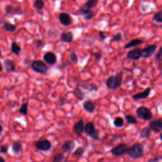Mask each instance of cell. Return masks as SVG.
<instances>
[{
	"label": "cell",
	"mask_w": 162,
	"mask_h": 162,
	"mask_svg": "<svg viewBox=\"0 0 162 162\" xmlns=\"http://www.w3.org/2000/svg\"><path fill=\"white\" fill-rule=\"evenodd\" d=\"M153 20L156 22L157 23H162V12H159L157 13L154 14V15L153 16Z\"/></svg>",
	"instance_id": "obj_37"
},
{
	"label": "cell",
	"mask_w": 162,
	"mask_h": 162,
	"mask_svg": "<svg viewBox=\"0 0 162 162\" xmlns=\"http://www.w3.org/2000/svg\"><path fill=\"white\" fill-rule=\"evenodd\" d=\"M112 138H113L112 141H113V142H115V141H117V140H119V139H121V138H122V136H120V135H118V134H116V135H114V136H113Z\"/></svg>",
	"instance_id": "obj_45"
},
{
	"label": "cell",
	"mask_w": 162,
	"mask_h": 162,
	"mask_svg": "<svg viewBox=\"0 0 162 162\" xmlns=\"http://www.w3.org/2000/svg\"><path fill=\"white\" fill-rule=\"evenodd\" d=\"M12 150L14 153L18 154L22 151V145L20 142H14L12 144Z\"/></svg>",
	"instance_id": "obj_27"
},
{
	"label": "cell",
	"mask_w": 162,
	"mask_h": 162,
	"mask_svg": "<svg viewBox=\"0 0 162 162\" xmlns=\"http://www.w3.org/2000/svg\"><path fill=\"white\" fill-rule=\"evenodd\" d=\"M126 58L129 60L137 61L142 58V49L135 48L129 51L126 54Z\"/></svg>",
	"instance_id": "obj_8"
},
{
	"label": "cell",
	"mask_w": 162,
	"mask_h": 162,
	"mask_svg": "<svg viewBox=\"0 0 162 162\" xmlns=\"http://www.w3.org/2000/svg\"><path fill=\"white\" fill-rule=\"evenodd\" d=\"M3 66L6 72H13L16 70L15 64L14 62L10 60V59H6L3 62Z\"/></svg>",
	"instance_id": "obj_18"
},
{
	"label": "cell",
	"mask_w": 162,
	"mask_h": 162,
	"mask_svg": "<svg viewBox=\"0 0 162 162\" xmlns=\"http://www.w3.org/2000/svg\"><path fill=\"white\" fill-rule=\"evenodd\" d=\"M148 127L155 134H160L162 130V120L161 118L151 121Z\"/></svg>",
	"instance_id": "obj_7"
},
{
	"label": "cell",
	"mask_w": 162,
	"mask_h": 162,
	"mask_svg": "<svg viewBox=\"0 0 162 162\" xmlns=\"http://www.w3.org/2000/svg\"><path fill=\"white\" fill-rule=\"evenodd\" d=\"M79 87L83 90L87 91L88 92H93V91H97L98 90V86L94 83H89V84H80Z\"/></svg>",
	"instance_id": "obj_19"
},
{
	"label": "cell",
	"mask_w": 162,
	"mask_h": 162,
	"mask_svg": "<svg viewBox=\"0 0 162 162\" xmlns=\"http://www.w3.org/2000/svg\"><path fill=\"white\" fill-rule=\"evenodd\" d=\"M5 160L3 158V157L0 156V162H5Z\"/></svg>",
	"instance_id": "obj_47"
},
{
	"label": "cell",
	"mask_w": 162,
	"mask_h": 162,
	"mask_svg": "<svg viewBox=\"0 0 162 162\" xmlns=\"http://www.w3.org/2000/svg\"><path fill=\"white\" fill-rule=\"evenodd\" d=\"M60 40L65 43H71L73 40V34L71 31L63 32L60 35Z\"/></svg>",
	"instance_id": "obj_17"
},
{
	"label": "cell",
	"mask_w": 162,
	"mask_h": 162,
	"mask_svg": "<svg viewBox=\"0 0 162 162\" xmlns=\"http://www.w3.org/2000/svg\"><path fill=\"white\" fill-rule=\"evenodd\" d=\"M65 98H61L60 100H58V104L60 106H63L65 103Z\"/></svg>",
	"instance_id": "obj_46"
},
{
	"label": "cell",
	"mask_w": 162,
	"mask_h": 162,
	"mask_svg": "<svg viewBox=\"0 0 162 162\" xmlns=\"http://www.w3.org/2000/svg\"><path fill=\"white\" fill-rule=\"evenodd\" d=\"M126 154L134 160H137L143 157L144 154V146L141 143H135L131 146H129Z\"/></svg>",
	"instance_id": "obj_1"
},
{
	"label": "cell",
	"mask_w": 162,
	"mask_h": 162,
	"mask_svg": "<svg viewBox=\"0 0 162 162\" xmlns=\"http://www.w3.org/2000/svg\"><path fill=\"white\" fill-rule=\"evenodd\" d=\"M113 125L115 127H118V128L122 127L123 126V125H124V120L122 117H120V116L116 117L113 120Z\"/></svg>",
	"instance_id": "obj_30"
},
{
	"label": "cell",
	"mask_w": 162,
	"mask_h": 162,
	"mask_svg": "<svg viewBox=\"0 0 162 162\" xmlns=\"http://www.w3.org/2000/svg\"><path fill=\"white\" fill-rule=\"evenodd\" d=\"M69 58L71 62L73 63H77L79 61V58L77 53L76 52H71V53L69 55Z\"/></svg>",
	"instance_id": "obj_39"
},
{
	"label": "cell",
	"mask_w": 162,
	"mask_h": 162,
	"mask_svg": "<svg viewBox=\"0 0 162 162\" xmlns=\"http://www.w3.org/2000/svg\"><path fill=\"white\" fill-rule=\"evenodd\" d=\"M3 27L5 29V30L7 32H15L16 31L17 27L14 24H12L9 22H5L3 24Z\"/></svg>",
	"instance_id": "obj_29"
},
{
	"label": "cell",
	"mask_w": 162,
	"mask_h": 162,
	"mask_svg": "<svg viewBox=\"0 0 162 162\" xmlns=\"http://www.w3.org/2000/svg\"><path fill=\"white\" fill-rule=\"evenodd\" d=\"M95 130H96V128H95L94 125L91 122H87L84 125V133H86V134H87L88 136H89V134H91L92 132H93Z\"/></svg>",
	"instance_id": "obj_23"
},
{
	"label": "cell",
	"mask_w": 162,
	"mask_h": 162,
	"mask_svg": "<svg viewBox=\"0 0 162 162\" xmlns=\"http://www.w3.org/2000/svg\"><path fill=\"white\" fill-rule=\"evenodd\" d=\"M144 42L143 40L142 39H134L131 40L130 42H129L128 43H127L126 45L124 46V49H130L132 48H134L137 46H139L143 44Z\"/></svg>",
	"instance_id": "obj_21"
},
{
	"label": "cell",
	"mask_w": 162,
	"mask_h": 162,
	"mask_svg": "<svg viewBox=\"0 0 162 162\" xmlns=\"http://www.w3.org/2000/svg\"><path fill=\"white\" fill-rule=\"evenodd\" d=\"M84 122L83 119L79 120L78 122H76L73 126V130L74 133L78 136H82L84 133Z\"/></svg>",
	"instance_id": "obj_12"
},
{
	"label": "cell",
	"mask_w": 162,
	"mask_h": 162,
	"mask_svg": "<svg viewBox=\"0 0 162 162\" xmlns=\"http://www.w3.org/2000/svg\"><path fill=\"white\" fill-rule=\"evenodd\" d=\"M3 131V127L1 124H0V133H2V132Z\"/></svg>",
	"instance_id": "obj_49"
},
{
	"label": "cell",
	"mask_w": 162,
	"mask_h": 162,
	"mask_svg": "<svg viewBox=\"0 0 162 162\" xmlns=\"http://www.w3.org/2000/svg\"><path fill=\"white\" fill-rule=\"evenodd\" d=\"M2 70H3V66L1 62H0V72H2Z\"/></svg>",
	"instance_id": "obj_48"
},
{
	"label": "cell",
	"mask_w": 162,
	"mask_h": 162,
	"mask_svg": "<svg viewBox=\"0 0 162 162\" xmlns=\"http://www.w3.org/2000/svg\"><path fill=\"white\" fill-rule=\"evenodd\" d=\"M98 0H88V2L81 7L80 11L81 10H91L97 6Z\"/></svg>",
	"instance_id": "obj_22"
},
{
	"label": "cell",
	"mask_w": 162,
	"mask_h": 162,
	"mask_svg": "<svg viewBox=\"0 0 162 162\" xmlns=\"http://www.w3.org/2000/svg\"><path fill=\"white\" fill-rule=\"evenodd\" d=\"M80 13L83 16L85 20H89L94 17V13L91 10H81Z\"/></svg>",
	"instance_id": "obj_25"
},
{
	"label": "cell",
	"mask_w": 162,
	"mask_h": 162,
	"mask_svg": "<svg viewBox=\"0 0 162 162\" xmlns=\"http://www.w3.org/2000/svg\"><path fill=\"white\" fill-rule=\"evenodd\" d=\"M128 147L129 146L126 143H120L113 147V148L110 151V152L111 153L113 156L119 157L124 155V154H126Z\"/></svg>",
	"instance_id": "obj_5"
},
{
	"label": "cell",
	"mask_w": 162,
	"mask_h": 162,
	"mask_svg": "<svg viewBox=\"0 0 162 162\" xmlns=\"http://www.w3.org/2000/svg\"><path fill=\"white\" fill-rule=\"evenodd\" d=\"M11 51L15 55H19L21 51V47L18 45L17 42H13L11 45Z\"/></svg>",
	"instance_id": "obj_26"
},
{
	"label": "cell",
	"mask_w": 162,
	"mask_h": 162,
	"mask_svg": "<svg viewBox=\"0 0 162 162\" xmlns=\"http://www.w3.org/2000/svg\"><path fill=\"white\" fill-rule=\"evenodd\" d=\"M151 135V130L149 127H144L140 132V137L141 139H148Z\"/></svg>",
	"instance_id": "obj_24"
},
{
	"label": "cell",
	"mask_w": 162,
	"mask_h": 162,
	"mask_svg": "<svg viewBox=\"0 0 162 162\" xmlns=\"http://www.w3.org/2000/svg\"><path fill=\"white\" fill-rule=\"evenodd\" d=\"M84 153H85V149L82 148V147H79V148H77L75 150V151L73 152V155L80 157H83Z\"/></svg>",
	"instance_id": "obj_34"
},
{
	"label": "cell",
	"mask_w": 162,
	"mask_h": 162,
	"mask_svg": "<svg viewBox=\"0 0 162 162\" xmlns=\"http://www.w3.org/2000/svg\"><path fill=\"white\" fill-rule=\"evenodd\" d=\"M162 46H160L157 53H156L155 56H154V58H155L156 60H157L159 62L161 61V57H162Z\"/></svg>",
	"instance_id": "obj_40"
},
{
	"label": "cell",
	"mask_w": 162,
	"mask_h": 162,
	"mask_svg": "<svg viewBox=\"0 0 162 162\" xmlns=\"http://www.w3.org/2000/svg\"><path fill=\"white\" fill-rule=\"evenodd\" d=\"M100 135V130L98 129H96L91 134L89 135V136L90 138L93 139L94 141H99Z\"/></svg>",
	"instance_id": "obj_33"
},
{
	"label": "cell",
	"mask_w": 162,
	"mask_h": 162,
	"mask_svg": "<svg viewBox=\"0 0 162 162\" xmlns=\"http://www.w3.org/2000/svg\"><path fill=\"white\" fill-rule=\"evenodd\" d=\"M31 67L33 71L41 75H46L49 70L48 66L45 62L41 60H34L31 65Z\"/></svg>",
	"instance_id": "obj_3"
},
{
	"label": "cell",
	"mask_w": 162,
	"mask_h": 162,
	"mask_svg": "<svg viewBox=\"0 0 162 162\" xmlns=\"http://www.w3.org/2000/svg\"><path fill=\"white\" fill-rule=\"evenodd\" d=\"M34 145L37 150H40L41 151H48L52 147L51 143L48 139L39 140V141H35Z\"/></svg>",
	"instance_id": "obj_6"
},
{
	"label": "cell",
	"mask_w": 162,
	"mask_h": 162,
	"mask_svg": "<svg viewBox=\"0 0 162 162\" xmlns=\"http://www.w3.org/2000/svg\"><path fill=\"white\" fill-rule=\"evenodd\" d=\"M45 6V3L43 0H35L34 3V6L38 10H41Z\"/></svg>",
	"instance_id": "obj_36"
},
{
	"label": "cell",
	"mask_w": 162,
	"mask_h": 162,
	"mask_svg": "<svg viewBox=\"0 0 162 162\" xmlns=\"http://www.w3.org/2000/svg\"><path fill=\"white\" fill-rule=\"evenodd\" d=\"M8 146L6 145H2L0 146V153H3V154H6L8 151Z\"/></svg>",
	"instance_id": "obj_41"
},
{
	"label": "cell",
	"mask_w": 162,
	"mask_h": 162,
	"mask_svg": "<svg viewBox=\"0 0 162 162\" xmlns=\"http://www.w3.org/2000/svg\"><path fill=\"white\" fill-rule=\"evenodd\" d=\"M5 12L7 14L10 15H21L22 11L19 6H13L12 5H6L5 7Z\"/></svg>",
	"instance_id": "obj_15"
},
{
	"label": "cell",
	"mask_w": 162,
	"mask_h": 162,
	"mask_svg": "<svg viewBox=\"0 0 162 162\" xmlns=\"http://www.w3.org/2000/svg\"><path fill=\"white\" fill-rule=\"evenodd\" d=\"M161 160V157H154L153 158H151L150 160H148L149 162H158Z\"/></svg>",
	"instance_id": "obj_43"
},
{
	"label": "cell",
	"mask_w": 162,
	"mask_h": 162,
	"mask_svg": "<svg viewBox=\"0 0 162 162\" xmlns=\"http://www.w3.org/2000/svg\"><path fill=\"white\" fill-rule=\"evenodd\" d=\"M35 46L38 49H42L45 46V42L42 39H36L35 41Z\"/></svg>",
	"instance_id": "obj_35"
},
{
	"label": "cell",
	"mask_w": 162,
	"mask_h": 162,
	"mask_svg": "<svg viewBox=\"0 0 162 162\" xmlns=\"http://www.w3.org/2000/svg\"><path fill=\"white\" fill-rule=\"evenodd\" d=\"M123 80V73H117L116 75L110 76L106 81V86L108 89L115 90L119 89L122 86Z\"/></svg>",
	"instance_id": "obj_2"
},
{
	"label": "cell",
	"mask_w": 162,
	"mask_h": 162,
	"mask_svg": "<svg viewBox=\"0 0 162 162\" xmlns=\"http://www.w3.org/2000/svg\"><path fill=\"white\" fill-rule=\"evenodd\" d=\"M99 35L100 37V38L102 39V40H105L107 38V36H106L104 34V32L103 31H99Z\"/></svg>",
	"instance_id": "obj_44"
},
{
	"label": "cell",
	"mask_w": 162,
	"mask_h": 162,
	"mask_svg": "<svg viewBox=\"0 0 162 162\" xmlns=\"http://www.w3.org/2000/svg\"><path fill=\"white\" fill-rule=\"evenodd\" d=\"M125 119H126L128 124L136 125L138 123V121L137 120L136 118L132 115H126V116H125Z\"/></svg>",
	"instance_id": "obj_28"
},
{
	"label": "cell",
	"mask_w": 162,
	"mask_h": 162,
	"mask_svg": "<svg viewBox=\"0 0 162 162\" xmlns=\"http://www.w3.org/2000/svg\"><path fill=\"white\" fill-rule=\"evenodd\" d=\"M151 89L150 87H148L143 91L141 93H138L132 96V99L134 101H139L141 100H144L149 97L150 94H151Z\"/></svg>",
	"instance_id": "obj_13"
},
{
	"label": "cell",
	"mask_w": 162,
	"mask_h": 162,
	"mask_svg": "<svg viewBox=\"0 0 162 162\" xmlns=\"http://www.w3.org/2000/svg\"><path fill=\"white\" fill-rule=\"evenodd\" d=\"M59 21L63 26H69L72 23V19L67 13H62L59 15Z\"/></svg>",
	"instance_id": "obj_14"
},
{
	"label": "cell",
	"mask_w": 162,
	"mask_h": 162,
	"mask_svg": "<svg viewBox=\"0 0 162 162\" xmlns=\"http://www.w3.org/2000/svg\"><path fill=\"white\" fill-rule=\"evenodd\" d=\"M76 144L72 140H67L62 146V151L64 153H69L75 148Z\"/></svg>",
	"instance_id": "obj_11"
},
{
	"label": "cell",
	"mask_w": 162,
	"mask_h": 162,
	"mask_svg": "<svg viewBox=\"0 0 162 162\" xmlns=\"http://www.w3.org/2000/svg\"><path fill=\"white\" fill-rule=\"evenodd\" d=\"M63 159H64L63 154L62 153H58V154H56L53 157L52 161L53 162H60V161H62Z\"/></svg>",
	"instance_id": "obj_38"
},
{
	"label": "cell",
	"mask_w": 162,
	"mask_h": 162,
	"mask_svg": "<svg viewBox=\"0 0 162 162\" xmlns=\"http://www.w3.org/2000/svg\"><path fill=\"white\" fill-rule=\"evenodd\" d=\"M122 40V34L120 32H117L112 35V38L110 40V43L114 42H120Z\"/></svg>",
	"instance_id": "obj_32"
},
{
	"label": "cell",
	"mask_w": 162,
	"mask_h": 162,
	"mask_svg": "<svg viewBox=\"0 0 162 162\" xmlns=\"http://www.w3.org/2000/svg\"><path fill=\"white\" fill-rule=\"evenodd\" d=\"M73 94H74L76 98L79 100L83 101L85 98V93L83 91V89L79 87V84L75 87V89L73 91Z\"/></svg>",
	"instance_id": "obj_20"
},
{
	"label": "cell",
	"mask_w": 162,
	"mask_h": 162,
	"mask_svg": "<svg viewBox=\"0 0 162 162\" xmlns=\"http://www.w3.org/2000/svg\"><path fill=\"white\" fill-rule=\"evenodd\" d=\"M84 109L86 110V111L89 113H93L95 111L96 108V106L94 103L90 100H88L86 101H84L83 104Z\"/></svg>",
	"instance_id": "obj_16"
},
{
	"label": "cell",
	"mask_w": 162,
	"mask_h": 162,
	"mask_svg": "<svg viewBox=\"0 0 162 162\" xmlns=\"http://www.w3.org/2000/svg\"><path fill=\"white\" fill-rule=\"evenodd\" d=\"M43 60L47 64L53 66L57 62V56L51 51H48L44 55Z\"/></svg>",
	"instance_id": "obj_9"
},
{
	"label": "cell",
	"mask_w": 162,
	"mask_h": 162,
	"mask_svg": "<svg viewBox=\"0 0 162 162\" xmlns=\"http://www.w3.org/2000/svg\"><path fill=\"white\" fill-rule=\"evenodd\" d=\"M94 56L95 58V60L96 62H99L102 58V55L100 53H95L94 54Z\"/></svg>",
	"instance_id": "obj_42"
},
{
	"label": "cell",
	"mask_w": 162,
	"mask_h": 162,
	"mask_svg": "<svg viewBox=\"0 0 162 162\" xmlns=\"http://www.w3.org/2000/svg\"><path fill=\"white\" fill-rule=\"evenodd\" d=\"M28 106H29L28 103H23L22 105H21L20 108L19 109V112L24 116L27 115Z\"/></svg>",
	"instance_id": "obj_31"
},
{
	"label": "cell",
	"mask_w": 162,
	"mask_h": 162,
	"mask_svg": "<svg viewBox=\"0 0 162 162\" xmlns=\"http://www.w3.org/2000/svg\"><path fill=\"white\" fill-rule=\"evenodd\" d=\"M157 49V45H151L142 49V58H149L151 57Z\"/></svg>",
	"instance_id": "obj_10"
},
{
	"label": "cell",
	"mask_w": 162,
	"mask_h": 162,
	"mask_svg": "<svg viewBox=\"0 0 162 162\" xmlns=\"http://www.w3.org/2000/svg\"><path fill=\"white\" fill-rule=\"evenodd\" d=\"M136 113L137 118L144 121H150L153 117L151 110L144 106L138 107L136 111Z\"/></svg>",
	"instance_id": "obj_4"
}]
</instances>
